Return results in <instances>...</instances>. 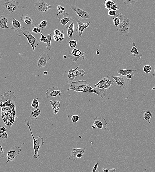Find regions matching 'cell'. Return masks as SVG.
<instances>
[{
    "label": "cell",
    "mask_w": 155,
    "mask_h": 172,
    "mask_svg": "<svg viewBox=\"0 0 155 172\" xmlns=\"http://www.w3.org/2000/svg\"><path fill=\"white\" fill-rule=\"evenodd\" d=\"M73 90L76 92L92 93L97 95L102 98L105 96V94L101 90L96 88L86 80H79L73 82L69 88L66 91Z\"/></svg>",
    "instance_id": "1"
},
{
    "label": "cell",
    "mask_w": 155,
    "mask_h": 172,
    "mask_svg": "<svg viewBox=\"0 0 155 172\" xmlns=\"http://www.w3.org/2000/svg\"><path fill=\"white\" fill-rule=\"evenodd\" d=\"M24 122L29 127L33 139V147L34 151V154L33 157V158L34 159H37L40 156L38 154L39 151L43 147L44 143V139L41 136H38L36 139H35L32 130H31V128L30 124H31V122H30L27 120L24 121Z\"/></svg>",
    "instance_id": "2"
},
{
    "label": "cell",
    "mask_w": 155,
    "mask_h": 172,
    "mask_svg": "<svg viewBox=\"0 0 155 172\" xmlns=\"http://www.w3.org/2000/svg\"><path fill=\"white\" fill-rule=\"evenodd\" d=\"M31 31L29 29L23 26L21 30L17 36L20 37L23 36L26 37L28 40V44L31 45L33 51L35 52L37 46L40 45V42L33 36Z\"/></svg>",
    "instance_id": "3"
},
{
    "label": "cell",
    "mask_w": 155,
    "mask_h": 172,
    "mask_svg": "<svg viewBox=\"0 0 155 172\" xmlns=\"http://www.w3.org/2000/svg\"><path fill=\"white\" fill-rule=\"evenodd\" d=\"M113 80H111L110 77L107 76L104 77L100 81L94 86L95 87L99 89L102 91L106 92L108 90L110 89L111 87L113 85L114 83Z\"/></svg>",
    "instance_id": "4"
},
{
    "label": "cell",
    "mask_w": 155,
    "mask_h": 172,
    "mask_svg": "<svg viewBox=\"0 0 155 172\" xmlns=\"http://www.w3.org/2000/svg\"><path fill=\"white\" fill-rule=\"evenodd\" d=\"M131 21L129 18H125L123 21L117 27V34L122 36H128Z\"/></svg>",
    "instance_id": "5"
},
{
    "label": "cell",
    "mask_w": 155,
    "mask_h": 172,
    "mask_svg": "<svg viewBox=\"0 0 155 172\" xmlns=\"http://www.w3.org/2000/svg\"><path fill=\"white\" fill-rule=\"evenodd\" d=\"M73 19L78 24V26L76 28V32L75 34L77 37H81L82 36L84 30L87 28H89L90 22L84 23L81 21V20L79 18L75 16L73 17Z\"/></svg>",
    "instance_id": "6"
},
{
    "label": "cell",
    "mask_w": 155,
    "mask_h": 172,
    "mask_svg": "<svg viewBox=\"0 0 155 172\" xmlns=\"http://www.w3.org/2000/svg\"><path fill=\"white\" fill-rule=\"evenodd\" d=\"M21 151V149L19 146L17 145L12 147L7 153V158L8 161L6 163H8L9 161H12L15 160L18 156Z\"/></svg>",
    "instance_id": "7"
},
{
    "label": "cell",
    "mask_w": 155,
    "mask_h": 172,
    "mask_svg": "<svg viewBox=\"0 0 155 172\" xmlns=\"http://www.w3.org/2000/svg\"><path fill=\"white\" fill-rule=\"evenodd\" d=\"M34 8L38 13H47L48 10L52 8V6L49 5L43 1H37L35 2Z\"/></svg>",
    "instance_id": "8"
},
{
    "label": "cell",
    "mask_w": 155,
    "mask_h": 172,
    "mask_svg": "<svg viewBox=\"0 0 155 172\" xmlns=\"http://www.w3.org/2000/svg\"><path fill=\"white\" fill-rule=\"evenodd\" d=\"M86 52L81 51L78 49H74L72 51H69L68 54V57L71 59L73 62H76L81 57H82L83 60L85 59L86 57L84 54Z\"/></svg>",
    "instance_id": "9"
},
{
    "label": "cell",
    "mask_w": 155,
    "mask_h": 172,
    "mask_svg": "<svg viewBox=\"0 0 155 172\" xmlns=\"http://www.w3.org/2000/svg\"><path fill=\"white\" fill-rule=\"evenodd\" d=\"M3 5L11 14L19 9L18 3L14 1H7L3 3Z\"/></svg>",
    "instance_id": "10"
},
{
    "label": "cell",
    "mask_w": 155,
    "mask_h": 172,
    "mask_svg": "<svg viewBox=\"0 0 155 172\" xmlns=\"http://www.w3.org/2000/svg\"><path fill=\"white\" fill-rule=\"evenodd\" d=\"M51 59V57L47 52L42 53L38 60L37 65L39 68L45 67L47 63Z\"/></svg>",
    "instance_id": "11"
},
{
    "label": "cell",
    "mask_w": 155,
    "mask_h": 172,
    "mask_svg": "<svg viewBox=\"0 0 155 172\" xmlns=\"http://www.w3.org/2000/svg\"><path fill=\"white\" fill-rule=\"evenodd\" d=\"M79 68V66H78L75 69H70L66 70L64 73V78L67 83L71 84L73 82L76 78L75 72L76 70Z\"/></svg>",
    "instance_id": "12"
},
{
    "label": "cell",
    "mask_w": 155,
    "mask_h": 172,
    "mask_svg": "<svg viewBox=\"0 0 155 172\" xmlns=\"http://www.w3.org/2000/svg\"><path fill=\"white\" fill-rule=\"evenodd\" d=\"M70 9L76 13L80 20L84 19H89L91 18V17L88 13L80 9L77 6H72L70 7Z\"/></svg>",
    "instance_id": "13"
},
{
    "label": "cell",
    "mask_w": 155,
    "mask_h": 172,
    "mask_svg": "<svg viewBox=\"0 0 155 172\" xmlns=\"http://www.w3.org/2000/svg\"><path fill=\"white\" fill-rule=\"evenodd\" d=\"M62 91L60 90L58 87L49 88L46 92V95L48 99L55 97L60 95Z\"/></svg>",
    "instance_id": "14"
},
{
    "label": "cell",
    "mask_w": 155,
    "mask_h": 172,
    "mask_svg": "<svg viewBox=\"0 0 155 172\" xmlns=\"http://www.w3.org/2000/svg\"><path fill=\"white\" fill-rule=\"evenodd\" d=\"M93 122L98 128L101 129L103 131L106 130L107 123L105 119L96 117L94 119Z\"/></svg>",
    "instance_id": "15"
},
{
    "label": "cell",
    "mask_w": 155,
    "mask_h": 172,
    "mask_svg": "<svg viewBox=\"0 0 155 172\" xmlns=\"http://www.w3.org/2000/svg\"><path fill=\"white\" fill-rule=\"evenodd\" d=\"M74 29V22L72 21L69 26L63 29L65 34V37L68 39L72 40Z\"/></svg>",
    "instance_id": "16"
},
{
    "label": "cell",
    "mask_w": 155,
    "mask_h": 172,
    "mask_svg": "<svg viewBox=\"0 0 155 172\" xmlns=\"http://www.w3.org/2000/svg\"><path fill=\"white\" fill-rule=\"evenodd\" d=\"M111 77L115 80L117 85L121 87L124 88L129 84L128 80L124 76H111Z\"/></svg>",
    "instance_id": "17"
},
{
    "label": "cell",
    "mask_w": 155,
    "mask_h": 172,
    "mask_svg": "<svg viewBox=\"0 0 155 172\" xmlns=\"http://www.w3.org/2000/svg\"><path fill=\"white\" fill-rule=\"evenodd\" d=\"M86 153L85 148H73L71 150V154L69 157V159L71 161H75L77 159L76 157L77 154L81 153L84 154Z\"/></svg>",
    "instance_id": "18"
},
{
    "label": "cell",
    "mask_w": 155,
    "mask_h": 172,
    "mask_svg": "<svg viewBox=\"0 0 155 172\" xmlns=\"http://www.w3.org/2000/svg\"><path fill=\"white\" fill-rule=\"evenodd\" d=\"M153 117L152 112L147 110H143L142 111L140 115V117L141 120L145 121L150 124V119Z\"/></svg>",
    "instance_id": "19"
},
{
    "label": "cell",
    "mask_w": 155,
    "mask_h": 172,
    "mask_svg": "<svg viewBox=\"0 0 155 172\" xmlns=\"http://www.w3.org/2000/svg\"><path fill=\"white\" fill-rule=\"evenodd\" d=\"M126 17L121 13L118 14L115 17L113 18V22L114 25L118 27L120 24L124 20Z\"/></svg>",
    "instance_id": "20"
},
{
    "label": "cell",
    "mask_w": 155,
    "mask_h": 172,
    "mask_svg": "<svg viewBox=\"0 0 155 172\" xmlns=\"http://www.w3.org/2000/svg\"><path fill=\"white\" fill-rule=\"evenodd\" d=\"M8 19L5 15L1 16L0 18V27L2 29H10L13 30L12 28L9 27L7 25Z\"/></svg>",
    "instance_id": "21"
},
{
    "label": "cell",
    "mask_w": 155,
    "mask_h": 172,
    "mask_svg": "<svg viewBox=\"0 0 155 172\" xmlns=\"http://www.w3.org/2000/svg\"><path fill=\"white\" fill-rule=\"evenodd\" d=\"M20 19L22 22L29 25L33 24L34 22V20L33 18L28 15H23L20 17Z\"/></svg>",
    "instance_id": "22"
},
{
    "label": "cell",
    "mask_w": 155,
    "mask_h": 172,
    "mask_svg": "<svg viewBox=\"0 0 155 172\" xmlns=\"http://www.w3.org/2000/svg\"><path fill=\"white\" fill-rule=\"evenodd\" d=\"M53 110L54 111V114L56 115L59 112L61 108L60 102L59 101H50Z\"/></svg>",
    "instance_id": "23"
},
{
    "label": "cell",
    "mask_w": 155,
    "mask_h": 172,
    "mask_svg": "<svg viewBox=\"0 0 155 172\" xmlns=\"http://www.w3.org/2000/svg\"><path fill=\"white\" fill-rule=\"evenodd\" d=\"M41 115V110L40 108L34 110L31 112L29 117L31 120H36Z\"/></svg>",
    "instance_id": "24"
},
{
    "label": "cell",
    "mask_w": 155,
    "mask_h": 172,
    "mask_svg": "<svg viewBox=\"0 0 155 172\" xmlns=\"http://www.w3.org/2000/svg\"><path fill=\"white\" fill-rule=\"evenodd\" d=\"M72 17L67 13L65 16L59 19V21L63 26H65L72 20Z\"/></svg>",
    "instance_id": "25"
},
{
    "label": "cell",
    "mask_w": 155,
    "mask_h": 172,
    "mask_svg": "<svg viewBox=\"0 0 155 172\" xmlns=\"http://www.w3.org/2000/svg\"><path fill=\"white\" fill-rule=\"evenodd\" d=\"M132 49L131 51V53L134 54L135 57H136L139 59H140L142 57V54L140 53L136 48V45L135 42H133L132 45Z\"/></svg>",
    "instance_id": "26"
},
{
    "label": "cell",
    "mask_w": 155,
    "mask_h": 172,
    "mask_svg": "<svg viewBox=\"0 0 155 172\" xmlns=\"http://www.w3.org/2000/svg\"><path fill=\"white\" fill-rule=\"evenodd\" d=\"M13 28L15 31H19V32L21 30L23 26L18 21L13 18L12 22Z\"/></svg>",
    "instance_id": "27"
},
{
    "label": "cell",
    "mask_w": 155,
    "mask_h": 172,
    "mask_svg": "<svg viewBox=\"0 0 155 172\" xmlns=\"http://www.w3.org/2000/svg\"><path fill=\"white\" fill-rule=\"evenodd\" d=\"M57 11H59L58 13L56 15L59 20L61 19L62 18L65 16L67 13L65 11V8L64 7L59 5L57 6Z\"/></svg>",
    "instance_id": "28"
},
{
    "label": "cell",
    "mask_w": 155,
    "mask_h": 172,
    "mask_svg": "<svg viewBox=\"0 0 155 172\" xmlns=\"http://www.w3.org/2000/svg\"><path fill=\"white\" fill-rule=\"evenodd\" d=\"M68 122L71 124H75L78 122L79 117V115L75 114L69 115L67 116Z\"/></svg>",
    "instance_id": "29"
},
{
    "label": "cell",
    "mask_w": 155,
    "mask_h": 172,
    "mask_svg": "<svg viewBox=\"0 0 155 172\" xmlns=\"http://www.w3.org/2000/svg\"><path fill=\"white\" fill-rule=\"evenodd\" d=\"M136 71V70L135 69L133 70H127L123 69L122 70H119L118 71V74H120L122 76H126L127 75L130 74L133 72Z\"/></svg>",
    "instance_id": "30"
},
{
    "label": "cell",
    "mask_w": 155,
    "mask_h": 172,
    "mask_svg": "<svg viewBox=\"0 0 155 172\" xmlns=\"http://www.w3.org/2000/svg\"><path fill=\"white\" fill-rule=\"evenodd\" d=\"M104 3L105 8L108 10H111L116 3L115 1L111 0H105Z\"/></svg>",
    "instance_id": "31"
},
{
    "label": "cell",
    "mask_w": 155,
    "mask_h": 172,
    "mask_svg": "<svg viewBox=\"0 0 155 172\" xmlns=\"http://www.w3.org/2000/svg\"><path fill=\"white\" fill-rule=\"evenodd\" d=\"M78 42L79 40L77 37L69 41V47L72 49H76L77 47V45Z\"/></svg>",
    "instance_id": "32"
},
{
    "label": "cell",
    "mask_w": 155,
    "mask_h": 172,
    "mask_svg": "<svg viewBox=\"0 0 155 172\" xmlns=\"http://www.w3.org/2000/svg\"><path fill=\"white\" fill-rule=\"evenodd\" d=\"M52 33L47 34L46 37L47 41V43L46 44V47L49 51H50L51 49V43L52 39Z\"/></svg>",
    "instance_id": "33"
},
{
    "label": "cell",
    "mask_w": 155,
    "mask_h": 172,
    "mask_svg": "<svg viewBox=\"0 0 155 172\" xmlns=\"http://www.w3.org/2000/svg\"><path fill=\"white\" fill-rule=\"evenodd\" d=\"M39 99L38 98L35 97L31 103V107L34 109H37L40 106V103L39 102Z\"/></svg>",
    "instance_id": "34"
},
{
    "label": "cell",
    "mask_w": 155,
    "mask_h": 172,
    "mask_svg": "<svg viewBox=\"0 0 155 172\" xmlns=\"http://www.w3.org/2000/svg\"><path fill=\"white\" fill-rule=\"evenodd\" d=\"M48 25V22L46 20L42 21L39 24H35L34 26L37 27L40 29H43L46 27Z\"/></svg>",
    "instance_id": "35"
},
{
    "label": "cell",
    "mask_w": 155,
    "mask_h": 172,
    "mask_svg": "<svg viewBox=\"0 0 155 172\" xmlns=\"http://www.w3.org/2000/svg\"><path fill=\"white\" fill-rule=\"evenodd\" d=\"M86 74V73L82 69H81L77 71H76L75 73L76 77L81 76H83Z\"/></svg>",
    "instance_id": "36"
},
{
    "label": "cell",
    "mask_w": 155,
    "mask_h": 172,
    "mask_svg": "<svg viewBox=\"0 0 155 172\" xmlns=\"http://www.w3.org/2000/svg\"><path fill=\"white\" fill-rule=\"evenodd\" d=\"M31 31L34 34H40L42 31L40 29L38 28L34 25L31 26Z\"/></svg>",
    "instance_id": "37"
},
{
    "label": "cell",
    "mask_w": 155,
    "mask_h": 172,
    "mask_svg": "<svg viewBox=\"0 0 155 172\" xmlns=\"http://www.w3.org/2000/svg\"><path fill=\"white\" fill-rule=\"evenodd\" d=\"M152 68L151 67L148 65L144 66L143 68L144 72L146 73H149L151 71Z\"/></svg>",
    "instance_id": "38"
},
{
    "label": "cell",
    "mask_w": 155,
    "mask_h": 172,
    "mask_svg": "<svg viewBox=\"0 0 155 172\" xmlns=\"http://www.w3.org/2000/svg\"><path fill=\"white\" fill-rule=\"evenodd\" d=\"M138 2L137 0H124L123 1L125 5H134Z\"/></svg>",
    "instance_id": "39"
},
{
    "label": "cell",
    "mask_w": 155,
    "mask_h": 172,
    "mask_svg": "<svg viewBox=\"0 0 155 172\" xmlns=\"http://www.w3.org/2000/svg\"><path fill=\"white\" fill-rule=\"evenodd\" d=\"M61 31L62 34L59 36V42L60 43H61L62 42L65 40V34L64 31H63V30Z\"/></svg>",
    "instance_id": "40"
},
{
    "label": "cell",
    "mask_w": 155,
    "mask_h": 172,
    "mask_svg": "<svg viewBox=\"0 0 155 172\" xmlns=\"http://www.w3.org/2000/svg\"><path fill=\"white\" fill-rule=\"evenodd\" d=\"M8 135L6 132L0 133V137L3 139L5 140L8 138Z\"/></svg>",
    "instance_id": "41"
},
{
    "label": "cell",
    "mask_w": 155,
    "mask_h": 172,
    "mask_svg": "<svg viewBox=\"0 0 155 172\" xmlns=\"http://www.w3.org/2000/svg\"><path fill=\"white\" fill-rule=\"evenodd\" d=\"M5 156V154L3 150L2 146L0 145V157L1 158L4 157Z\"/></svg>",
    "instance_id": "42"
},
{
    "label": "cell",
    "mask_w": 155,
    "mask_h": 172,
    "mask_svg": "<svg viewBox=\"0 0 155 172\" xmlns=\"http://www.w3.org/2000/svg\"><path fill=\"white\" fill-rule=\"evenodd\" d=\"M108 14L109 16L114 17L116 15V13L114 10H108Z\"/></svg>",
    "instance_id": "43"
},
{
    "label": "cell",
    "mask_w": 155,
    "mask_h": 172,
    "mask_svg": "<svg viewBox=\"0 0 155 172\" xmlns=\"http://www.w3.org/2000/svg\"><path fill=\"white\" fill-rule=\"evenodd\" d=\"M103 171L104 172H116V170L114 168L111 170L108 168H103Z\"/></svg>",
    "instance_id": "44"
},
{
    "label": "cell",
    "mask_w": 155,
    "mask_h": 172,
    "mask_svg": "<svg viewBox=\"0 0 155 172\" xmlns=\"http://www.w3.org/2000/svg\"><path fill=\"white\" fill-rule=\"evenodd\" d=\"M54 33L55 35L59 36L62 34V31L60 30L56 29L54 31Z\"/></svg>",
    "instance_id": "45"
},
{
    "label": "cell",
    "mask_w": 155,
    "mask_h": 172,
    "mask_svg": "<svg viewBox=\"0 0 155 172\" xmlns=\"http://www.w3.org/2000/svg\"><path fill=\"white\" fill-rule=\"evenodd\" d=\"M98 162H97L95 165L94 166L93 170L91 171V172H96L98 166Z\"/></svg>",
    "instance_id": "46"
},
{
    "label": "cell",
    "mask_w": 155,
    "mask_h": 172,
    "mask_svg": "<svg viewBox=\"0 0 155 172\" xmlns=\"http://www.w3.org/2000/svg\"><path fill=\"white\" fill-rule=\"evenodd\" d=\"M134 76V75L133 73H132L130 74H129L127 75L125 77L128 80H130L131 79L132 77Z\"/></svg>",
    "instance_id": "47"
},
{
    "label": "cell",
    "mask_w": 155,
    "mask_h": 172,
    "mask_svg": "<svg viewBox=\"0 0 155 172\" xmlns=\"http://www.w3.org/2000/svg\"><path fill=\"white\" fill-rule=\"evenodd\" d=\"M6 128L5 127H2L0 129V133H2L6 132Z\"/></svg>",
    "instance_id": "48"
},
{
    "label": "cell",
    "mask_w": 155,
    "mask_h": 172,
    "mask_svg": "<svg viewBox=\"0 0 155 172\" xmlns=\"http://www.w3.org/2000/svg\"><path fill=\"white\" fill-rule=\"evenodd\" d=\"M83 154L81 153H79L77 154L76 155V157L77 159H81L83 157Z\"/></svg>",
    "instance_id": "49"
},
{
    "label": "cell",
    "mask_w": 155,
    "mask_h": 172,
    "mask_svg": "<svg viewBox=\"0 0 155 172\" xmlns=\"http://www.w3.org/2000/svg\"><path fill=\"white\" fill-rule=\"evenodd\" d=\"M53 38L55 41L57 42L59 41V36H56V35H54V36H53Z\"/></svg>",
    "instance_id": "50"
},
{
    "label": "cell",
    "mask_w": 155,
    "mask_h": 172,
    "mask_svg": "<svg viewBox=\"0 0 155 172\" xmlns=\"http://www.w3.org/2000/svg\"><path fill=\"white\" fill-rule=\"evenodd\" d=\"M40 34L41 35V38L42 39H43L44 41L46 40H47V37H46L44 35L41 33H40Z\"/></svg>",
    "instance_id": "51"
},
{
    "label": "cell",
    "mask_w": 155,
    "mask_h": 172,
    "mask_svg": "<svg viewBox=\"0 0 155 172\" xmlns=\"http://www.w3.org/2000/svg\"><path fill=\"white\" fill-rule=\"evenodd\" d=\"M96 127V125H95L94 124H93V125L92 126V128L93 129L95 128Z\"/></svg>",
    "instance_id": "52"
},
{
    "label": "cell",
    "mask_w": 155,
    "mask_h": 172,
    "mask_svg": "<svg viewBox=\"0 0 155 172\" xmlns=\"http://www.w3.org/2000/svg\"><path fill=\"white\" fill-rule=\"evenodd\" d=\"M49 73V72H47V71H44V75H47L48 74V73Z\"/></svg>",
    "instance_id": "53"
},
{
    "label": "cell",
    "mask_w": 155,
    "mask_h": 172,
    "mask_svg": "<svg viewBox=\"0 0 155 172\" xmlns=\"http://www.w3.org/2000/svg\"><path fill=\"white\" fill-rule=\"evenodd\" d=\"M97 54L98 55L100 54V52H99V50H98V49L97 50Z\"/></svg>",
    "instance_id": "54"
},
{
    "label": "cell",
    "mask_w": 155,
    "mask_h": 172,
    "mask_svg": "<svg viewBox=\"0 0 155 172\" xmlns=\"http://www.w3.org/2000/svg\"><path fill=\"white\" fill-rule=\"evenodd\" d=\"M153 76L155 78V66H154V70L153 71Z\"/></svg>",
    "instance_id": "55"
},
{
    "label": "cell",
    "mask_w": 155,
    "mask_h": 172,
    "mask_svg": "<svg viewBox=\"0 0 155 172\" xmlns=\"http://www.w3.org/2000/svg\"><path fill=\"white\" fill-rule=\"evenodd\" d=\"M44 43H46V44H47V39L44 40Z\"/></svg>",
    "instance_id": "56"
},
{
    "label": "cell",
    "mask_w": 155,
    "mask_h": 172,
    "mask_svg": "<svg viewBox=\"0 0 155 172\" xmlns=\"http://www.w3.org/2000/svg\"><path fill=\"white\" fill-rule=\"evenodd\" d=\"M40 41L41 42V43H43L44 41L43 39H42L41 38H40Z\"/></svg>",
    "instance_id": "57"
},
{
    "label": "cell",
    "mask_w": 155,
    "mask_h": 172,
    "mask_svg": "<svg viewBox=\"0 0 155 172\" xmlns=\"http://www.w3.org/2000/svg\"><path fill=\"white\" fill-rule=\"evenodd\" d=\"M67 57L65 55H64V56H63V58H64L65 59H66V58Z\"/></svg>",
    "instance_id": "58"
},
{
    "label": "cell",
    "mask_w": 155,
    "mask_h": 172,
    "mask_svg": "<svg viewBox=\"0 0 155 172\" xmlns=\"http://www.w3.org/2000/svg\"><path fill=\"white\" fill-rule=\"evenodd\" d=\"M152 90H155V87L153 88L152 89Z\"/></svg>",
    "instance_id": "59"
}]
</instances>
